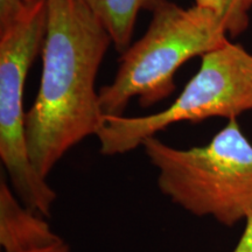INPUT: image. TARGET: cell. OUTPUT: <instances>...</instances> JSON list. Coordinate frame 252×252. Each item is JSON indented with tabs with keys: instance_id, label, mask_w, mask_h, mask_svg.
I'll return each instance as SVG.
<instances>
[{
	"instance_id": "obj_9",
	"label": "cell",
	"mask_w": 252,
	"mask_h": 252,
	"mask_svg": "<svg viewBox=\"0 0 252 252\" xmlns=\"http://www.w3.org/2000/svg\"><path fill=\"white\" fill-rule=\"evenodd\" d=\"M232 252H252V215L244 222V230Z\"/></svg>"
},
{
	"instance_id": "obj_10",
	"label": "cell",
	"mask_w": 252,
	"mask_h": 252,
	"mask_svg": "<svg viewBox=\"0 0 252 252\" xmlns=\"http://www.w3.org/2000/svg\"><path fill=\"white\" fill-rule=\"evenodd\" d=\"M27 252H71V251H70V248H69V245L63 241L61 243L49 245V247H45V248L35 249V250L27 251Z\"/></svg>"
},
{
	"instance_id": "obj_6",
	"label": "cell",
	"mask_w": 252,
	"mask_h": 252,
	"mask_svg": "<svg viewBox=\"0 0 252 252\" xmlns=\"http://www.w3.org/2000/svg\"><path fill=\"white\" fill-rule=\"evenodd\" d=\"M41 214L27 207L8 179L0 178V245L4 252H27L61 243Z\"/></svg>"
},
{
	"instance_id": "obj_4",
	"label": "cell",
	"mask_w": 252,
	"mask_h": 252,
	"mask_svg": "<svg viewBox=\"0 0 252 252\" xmlns=\"http://www.w3.org/2000/svg\"><path fill=\"white\" fill-rule=\"evenodd\" d=\"M252 111V54L230 41L204 54L201 65L168 108L140 117L105 116L96 135L104 156L140 147L171 125L220 117L238 118Z\"/></svg>"
},
{
	"instance_id": "obj_8",
	"label": "cell",
	"mask_w": 252,
	"mask_h": 252,
	"mask_svg": "<svg viewBox=\"0 0 252 252\" xmlns=\"http://www.w3.org/2000/svg\"><path fill=\"white\" fill-rule=\"evenodd\" d=\"M195 5L219 15L231 36L243 33L249 27L252 0H195Z\"/></svg>"
},
{
	"instance_id": "obj_2",
	"label": "cell",
	"mask_w": 252,
	"mask_h": 252,
	"mask_svg": "<svg viewBox=\"0 0 252 252\" xmlns=\"http://www.w3.org/2000/svg\"><path fill=\"white\" fill-rule=\"evenodd\" d=\"M158 171V187L196 217L235 226L252 215V144L237 118L204 146L176 149L157 137L141 145Z\"/></svg>"
},
{
	"instance_id": "obj_11",
	"label": "cell",
	"mask_w": 252,
	"mask_h": 252,
	"mask_svg": "<svg viewBox=\"0 0 252 252\" xmlns=\"http://www.w3.org/2000/svg\"><path fill=\"white\" fill-rule=\"evenodd\" d=\"M24 1H26V2H30V1H34V0H24Z\"/></svg>"
},
{
	"instance_id": "obj_1",
	"label": "cell",
	"mask_w": 252,
	"mask_h": 252,
	"mask_svg": "<svg viewBox=\"0 0 252 252\" xmlns=\"http://www.w3.org/2000/svg\"><path fill=\"white\" fill-rule=\"evenodd\" d=\"M36 98L26 111L31 161L48 178L68 151L104 125L96 77L112 39L84 0H47Z\"/></svg>"
},
{
	"instance_id": "obj_7",
	"label": "cell",
	"mask_w": 252,
	"mask_h": 252,
	"mask_svg": "<svg viewBox=\"0 0 252 252\" xmlns=\"http://www.w3.org/2000/svg\"><path fill=\"white\" fill-rule=\"evenodd\" d=\"M167 0H84L98 18L121 54L131 46L138 15L141 11L154 12Z\"/></svg>"
},
{
	"instance_id": "obj_5",
	"label": "cell",
	"mask_w": 252,
	"mask_h": 252,
	"mask_svg": "<svg viewBox=\"0 0 252 252\" xmlns=\"http://www.w3.org/2000/svg\"><path fill=\"white\" fill-rule=\"evenodd\" d=\"M47 19V0H34L0 20V159L15 194L42 216L50 215L58 196L31 161L24 96L28 71L42 50Z\"/></svg>"
},
{
	"instance_id": "obj_3",
	"label": "cell",
	"mask_w": 252,
	"mask_h": 252,
	"mask_svg": "<svg viewBox=\"0 0 252 252\" xmlns=\"http://www.w3.org/2000/svg\"><path fill=\"white\" fill-rule=\"evenodd\" d=\"M226 35L224 23L213 11L167 0L152 12L146 33L122 54L113 81L99 89L104 116H123L134 97L143 108L166 99L175 91L178 69L224 45Z\"/></svg>"
}]
</instances>
